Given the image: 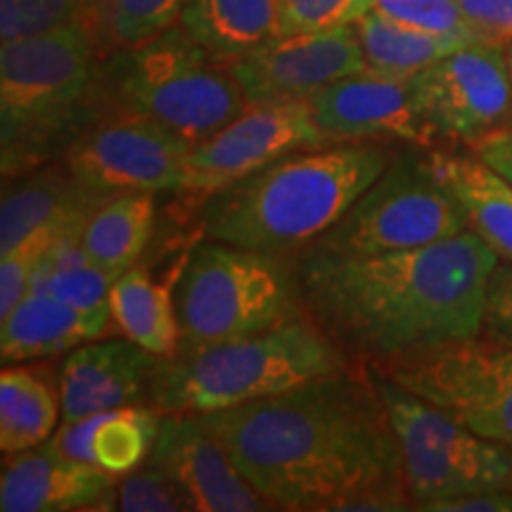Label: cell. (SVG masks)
<instances>
[{"label":"cell","mask_w":512,"mask_h":512,"mask_svg":"<svg viewBox=\"0 0 512 512\" xmlns=\"http://www.w3.org/2000/svg\"><path fill=\"white\" fill-rule=\"evenodd\" d=\"M197 418L273 510H413L399 439L366 363Z\"/></svg>","instance_id":"1"},{"label":"cell","mask_w":512,"mask_h":512,"mask_svg":"<svg viewBox=\"0 0 512 512\" xmlns=\"http://www.w3.org/2000/svg\"><path fill=\"white\" fill-rule=\"evenodd\" d=\"M496 264L472 230L401 252L294 256L306 313L366 366L482 335Z\"/></svg>","instance_id":"2"},{"label":"cell","mask_w":512,"mask_h":512,"mask_svg":"<svg viewBox=\"0 0 512 512\" xmlns=\"http://www.w3.org/2000/svg\"><path fill=\"white\" fill-rule=\"evenodd\" d=\"M392 143H330L297 150L202 202L204 238L297 256L347 214L392 162Z\"/></svg>","instance_id":"3"},{"label":"cell","mask_w":512,"mask_h":512,"mask_svg":"<svg viewBox=\"0 0 512 512\" xmlns=\"http://www.w3.org/2000/svg\"><path fill=\"white\" fill-rule=\"evenodd\" d=\"M107 53L88 24L0 46L3 181L62 159L114 110Z\"/></svg>","instance_id":"4"},{"label":"cell","mask_w":512,"mask_h":512,"mask_svg":"<svg viewBox=\"0 0 512 512\" xmlns=\"http://www.w3.org/2000/svg\"><path fill=\"white\" fill-rule=\"evenodd\" d=\"M309 313L228 342L185 347L155 370L150 408L162 415H204L283 394L354 366Z\"/></svg>","instance_id":"5"},{"label":"cell","mask_w":512,"mask_h":512,"mask_svg":"<svg viewBox=\"0 0 512 512\" xmlns=\"http://www.w3.org/2000/svg\"><path fill=\"white\" fill-rule=\"evenodd\" d=\"M107 86L114 110L155 119L192 147L247 107L228 62L202 48L181 24L107 57Z\"/></svg>","instance_id":"6"},{"label":"cell","mask_w":512,"mask_h":512,"mask_svg":"<svg viewBox=\"0 0 512 512\" xmlns=\"http://www.w3.org/2000/svg\"><path fill=\"white\" fill-rule=\"evenodd\" d=\"M185 347L249 337L304 316L294 256H273L200 235L176 292Z\"/></svg>","instance_id":"7"},{"label":"cell","mask_w":512,"mask_h":512,"mask_svg":"<svg viewBox=\"0 0 512 512\" xmlns=\"http://www.w3.org/2000/svg\"><path fill=\"white\" fill-rule=\"evenodd\" d=\"M415 147L396 150L347 214L304 252L387 254L432 245L467 230L463 211L434 176L427 152L422 155Z\"/></svg>","instance_id":"8"},{"label":"cell","mask_w":512,"mask_h":512,"mask_svg":"<svg viewBox=\"0 0 512 512\" xmlns=\"http://www.w3.org/2000/svg\"><path fill=\"white\" fill-rule=\"evenodd\" d=\"M373 373L401 446L413 510L463 494L512 489V451L408 389Z\"/></svg>","instance_id":"9"},{"label":"cell","mask_w":512,"mask_h":512,"mask_svg":"<svg viewBox=\"0 0 512 512\" xmlns=\"http://www.w3.org/2000/svg\"><path fill=\"white\" fill-rule=\"evenodd\" d=\"M368 368L512 451V344L482 332Z\"/></svg>","instance_id":"10"},{"label":"cell","mask_w":512,"mask_h":512,"mask_svg":"<svg viewBox=\"0 0 512 512\" xmlns=\"http://www.w3.org/2000/svg\"><path fill=\"white\" fill-rule=\"evenodd\" d=\"M192 145L169 126L112 110L64 152L72 174L95 195L169 192L181 185Z\"/></svg>","instance_id":"11"},{"label":"cell","mask_w":512,"mask_h":512,"mask_svg":"<svg viewBox=\"0 0 512 512\" xmlns=\"http://www.w3.org/2000/svg\"><path fill=\"white\" fill-rule=\"evenodd\" d=\"M420 117L434 143L470 147L486 133L512 126V83L501 41L460 46L411 79Z\"/></svg>","instance_id":"12"},{"label":"cell","mask_w":512,"mask_h":512,"mask_svg":"<svg viewBox=\"0 0 512 512\" xmlns=\"http://www.w3.org/2000/svg\"><path fill=\"white\" fill-rule=\"evenodd\" d=\"M330 145L306 100L247 102L214 136L190 150L176 192L204 202L297 150Z\"/></svg>","instance_id":"13"},{"label":"cell","mask_w":512,"mask_h":512,"mask_svg":"<svg viewBox=\"0 0 512 512\" xmlns=\"http://www.w3.org/2000/svg\"><path fill=\"white\" fill-rule=\"evenodd\" d=\"M247 102L309 100L320 88L363 72L356 24L316 34L275 36L252 53L228 62Z\"/></svg>","instance_id":"14"},{"label":"cell","mask_w":512,"mask_h":512,"mask_svg":"<svg viewBox=\"0 0 512 512\" xmlns=\"http://www.w3.org/2000/svg\"><path fill=\"white\" fill-rule=\"evenodd\" d=\"M306 102L328 143L434 145L415 105L411 79L363 69L320 88Z\"/></svg>","instance_id":"15"},{"label":"cell","mask_w":512,"mask_h":512,"mask_svg":"<svg viewBox=\"0 0 512 512\" xmlns=\"http://www.w3.org/2000/svg\"><path fill=\"white\" fill-rule=\"evenodd\" d=\"M147 463L176 484L190 512L273 510L197 415H162Z\"/></svg>","instance_id":"16"},{"label":"cell","mask_w":512,"mask_h":512,"mask_svg":"<svg viewBox=\"0 0 512 512\" xmlns=\"http://www.w3.org/2000/svg\"><path fill=\"white\" fill-rule=\"evenodd\" d=\"M159 361L128 337H100L72 349L60 363L62 422L114 408L150 406Z\"/></svg>","instance_id":"17"},{"label":"cell","mask_w":512,"mask_h":512,"mask_svg":"<svg viewBox=\"0 0 512 512\" xmlns=\"http://www.w3.org/2000/svg\"><path fill=\"white\" fill-rule=\"evenodd\" d=\"M119 477L41 444L5 456L0 512H112Z\"/></svg>","instance_id":"18"},{"label":"cell","mask_w":512,"mask_h":512,"mask_svg":"<svg viewBox=\"0 0 512 512\" xmlns=\"http://www.w3.org/2000/svg\"><path fill=\"white\" fill-rule=\"evenodd\" d=\"M105 197L79 183L64 159L3 181L0 202V254L22 245L36 230L55 223L86 221Z\"/></svg>","instance_id":"19"},{"label":"cell","mask_w":512,"mask_h":512,"mask_svg":"<svg viewBox=\"0 0 512 512\" xmlns=\"http://www.w3.org/2000/svg\"><path fill=\"white\" fill-rule=\"evenodd\" d=\"M114 328L112 311H81L34 287L8 316L0 318V361L3 366L43 361L100 339Z\"/></svg>","instance_id":"20"},{"label":"cell","mask_w":512,"mask_h":512,"mask_svg":"<svg viewBox=\"0 0 512 512\" xmlns=\"http://www.w3.org/2000/svg\"><path fill=\"white\" fill-rule=\"evenodd\" d=\"M195 242L185 247L164 275L138 261L114 280L110 290V311L117 330L159 358H174L181 351L183 335L176 292Z\"/></svg>","instance_id":"21"},{"label":"cell","mask_w":512,"mask_h":512,"mask_svg":"<svg viewBox=\"0 0 512 512\" xmlns=\"http://www.w3.org/2000/svg\"><path fill=\"white\" fill-rule=\"evenodd\" d=\"M162 413L150 406H126L62 422L48 444L64 458L95 465L114 477L143 467L155 446Z\"/></svg>","instance_id":"22"},{"label":"cell","mask_w":512,"mask_h":512,"mask_svg":"<svg viewBox=\"0 0 512 512\" xmlns=\"http://www.w3.org/2000/svg\"><path fill=\"white\" fill-rule=\"evenodd\" d=\"M427 162L458 202L467 230H472L498 261L512 264V185L470 147L467 152L432 150L427 152Z\"/></svg>","instance_id":"23"},{"label":"cell","mask_w":512,"mask_h":512,"mask_svg":"<svg viewBox=\"0 0 512 512\" xmlns=\"http://www.w3.org/2000/svg\"><path fill=\"white\" fill-rule=\"evenodd\" d=\"M46 361V358H43ZM10 363L0 370V451L3 456L41 446L62 413L60 366Z\"/></svg>","instance_id":"24"},{"label":"cell","mask_w":512,"mask_h":512,"mask_svg":"<svg viewBox=\"0 0 512 512\" xmlns=\"http://www.w3.org/2000/svg\"><path fill=\"white\" fill-rule=\"evenodd\" d=\"M178 24L209 53L233 62L278 36V0H188Z\"/></svg>","instance_id":"25"},{"label":"cell","mask_w":512,"mask_h":512,"mask_svg":"<svg viewBox=\"0 0 512 512\" xmlns=\"http://www.w3.org/2000/svg\"><path fill=\"white\" fill-rule=\"evenodd\" d=\"M155 195L157 192H126L110 197L83 226L81 247L114 278L136 266L152 242L157 223Z\"/></svg>","instance_id":"26"},{"label":"cell","mask_w":512,"mask_h":512,"mask_svg":"<svg viewBox=\"0 0 512 512\" xmlns=\"http://www.w3.org/2000/svg\"><path fill=\"white\" fill-rule=\"evenodd\" d=\"M356 29L366 57V69L396 79H413L425 67L463 46L451 38L406 27L375 10L358 19Z\"/></svg>","instance_id":"27"},{"label":"cell","mask_w":512,"mask_h":512,"mask_svg":"<svg viewBox=\"0 0 512 512\" xmlns=\"http://www.w3.org/2000/svg\"><path fill=\"white\" fill-rule=\"evenodd\" d=\"M188 0H91L88 27L107 53L143 46L181 22Z\"/></svg>","instance_id":"28"},{"label":"cell","mask_w":512,"mask_h":512,"mask_svg":"<svg viewBox=\"0 0 512 512\" xmlns=\"http://www.w3.org/2000/svg\"><path fill=\"white\" fill-rule=\"evenodd\" d=\"M114 275L100 268L81 247V233L69 235L53 249L36 275L34 287L88 313L110 311Z\"/></svg>","instance_id":"29"},{"label":"cell","mask_w":512,"mask_h":512,"mask_svg":"<svg viewBox=\"0 0 512 512\" xmlns=\"http://www.w3.org/2000/svg\"><path fill=\"white\" fill-rule=\"evenodd\" d=\"M91 0H0V43L88 24Z\"/></svg>","instance_id":"30"},{"label":"cell","mask_w":512,"mask_h":512,"mask_svg":"<svg viewBox=\"0 0 512 512\" xmlns=\"http://www.w3.org/2000/svg\"><path fill=\"white\" fill-rule=\"evenodd\" d=\"M373 10L380 15L427 31V34L451 38L458 43L491 41L470 17L460 10L458 0H373Z\"/></svg>","instance_id":"31"},{"label":"cell","mask_w":512,"mask_h":512,"mask_svg":"<svg viewBox=\"0 0 512 512\" xmlns=\"http://www.w3.org/2000/svg\"><path fill=\"white\" fill-rule=\"evenodd\" d=\"M370 10L373 0H278V36L347 27Z\"/></svg>","instance_id":"32"},{"label":"cell","mask_w":512,"mask_h":512,"mask_svg":"<svg viewBox=\"0 0 512 512\" xmlns=\"http://www.w3.org/2000/svg\"><path fill=\"white\" fill-rule=\"evenodd\" d=\"M117 505L124 512H190L176 484L150 463L119 479Z\"/></svg>","instance_id":"33"},{"label":"cell","mask_w":512,"mask_h":512,"mask_svg":"<svg viewBox=\"0 0 512 512\" xmlns=\"http://www.w3.org/2000/svg\"><path fill=\"white\" fill-rule=\"evenodd\" d=\"M484 335L512 344V264L498 261L486 285Z\"/></svg>","instance_id":"34"},{"label":"cell","mask_w":512,"mask_h":512,"mask_svg":"<svg viewBox=\"0 0 512 512\" xmlns=\"http://www.w3.org/2000/svg\"><path fill=\"white\" fill-rule=\"evenodd\" d=\"M458 5L491 41L512 38V0H458Z\"/></svg>","instance_id":"35"},{"label":"cell","mask_w":512,"mask_h":512,"mask_svg":"<svg viewBox=\"0 0 512 512\" xmlns=\"http://www.w3.org/2000/svg\"><path fill=\"white\" fill-rule=\"evenodd\" d=\"M427 512H512V489H491L430 503Z\"/></svg>","instance_id":"36"},{"label":"cell","mask_w":512,"mask_h":512,"mask_svg":"<svg viewBox=\"0 0 512 512\" xmlns=\"http://www.w3.org/2000/svg\"><path fill=\"white\" fill-rule=\"evenodd\" d=\"M470 150L477 157H482L486 164H491L505 181L512 185V126H503L498 131L486 133L477 143L470 145Z\"/></svg>","instance_id":"37"},{"label":"cell","mask_w":512,"mask_h":512,"mask_svg":"<svg viewBox=\"0 0 512 512\" xmlns=\"http://www.w3.org/2000/svg\"><path fill=\"white\" fill-rule=\"evenodd\" d=\"M503 50H505V64H508V74H510V83H512V38L503 43Z\"/></svg>","instance_id":"38"}]
</instances>
